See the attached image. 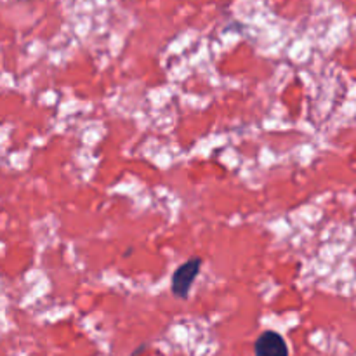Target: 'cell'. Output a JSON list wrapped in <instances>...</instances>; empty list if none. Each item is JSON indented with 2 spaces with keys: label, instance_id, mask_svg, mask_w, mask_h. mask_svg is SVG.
<instances>
[{
  "label": "cell",
  "instance_id": "obj_1",
  "mask_svg": "<svg viewBox=\"0 0 356 356\" xmlns=\"http://www.w3.org/2000/svg\"><path fill=\"white\" fill-rule=\"evenodd\" d=\"M200 270H202L200 257L188 259L186 263H183L179 268H176V271H174L172 275V280H170V291H172V294L176 296L177 299L190 298L191 287H193Z\"/></svg>",
  "mask_w": 356,
  "mask_h": 356
},
{
  "label": "cell",
  "instance_id": "obj_2",
  "mask_svg": "<svg viewBox=\"0 0 356 356\" xmlns=\"http://www.w3.org/2000/svg\"><path fill=\"white\" fill-rule=\"evenodd\" d=\"M254 356H291L284 337L275 330H266L254 343Z\"/></svg>",
  "mask_w": 356,
  "mask_h": 356
}]
</instances>
